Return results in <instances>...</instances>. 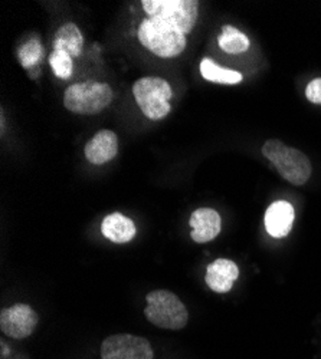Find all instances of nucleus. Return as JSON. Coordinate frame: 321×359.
Returning <instances> with one entry per match:
<instances>
[{"label":"nucleus","instance_id":"1","mask_svg":"<svg viewBox=\"0 0 321 359\" xmlns=\"http://www.w3.org/2000/svg\"><path fill=\"white\" fill-rule=\"evenodd\" d=\"M262 154L291 184L303 186L308 182L311 163L300 149L288 147L280 140H268L262 145Z\"/></svg>","mask_w":321,"mask_h":359},{"label":"nucleus","instance_id":"2","mask_svg":"<svg viewBox=\"0 0 321 359\" xmlns=\"http://www.w3.org/2000/svg\"><path fill=\"white\" fill-rule=\"evenodd\" d=\"M138 41L160 57L181 55L186 48V35L174 26L155 18L144 19L138 29Z\"/></svg>","mask_w":321,"mask_h":359},{"label":"nucleus","instance_id":"3","mask_svg":"<svg viewBox=\"0 0 321 359\" xmlns=\"http://www.w3.org/2000/svg\"><path fill=\"white\" fill-rule=\"evenodd\" d=\"M148 306L144 315L153 325L170 329V331H181L189 320V313L181 299L169 290H153L145 297Z\"/></svg>","mask_w":321,"mask_h":359},{"label":"nucleus","instance_id":"4","mask_svg":"<svg viewBox=\"0 0 321 359\" xmlns=\"http://www.w3.org/2000/svg\"><path fill=\"white\" fill-rule=\"evenodd\" d=\"M133 94L143 114L153 121L164 118L171 109L169 101L173 97V91L170 83L163 78H140L133 85Z\"/></svg>","mask_w":321,"mask_h":359},{"label":"nucleus","instance_id":"5","mask_svg":"<svg viewBox=\"0 0 321 359\" xmlns=\"http://www.w3.org/2000/svg\"><path fill=\"white\" fill-rule=\"evenodd\" d=\"M112 89L103 82H81L71 85L64 95L68 111L79 115H94L112 102Z\"/></svg>","mask_w":321,"mask_h":359},{"label":"nucleus","instance_id":"6","mask_svg":"<svg viewBox=\"0 0 321 359\" xmlns=\"http://www.w3.org/2000/svg\"><path fill=\"white\" fill-rule=\"evenodd\" d=\"M149 18L160 19L185 35L196 25L199 4L196 0H144L141 4Z\"/></svg>","mask_w":321,"mask_h":359},{"label":"nucleus","instance_id":"7","mask_svg":"<svg viewBox=\"0 0 321 359\" xmlns=\"http://www.w3.org/2000/svg\"><path fill=\"white\" fill-rule=\"evenodd\" d=\"M101 359H153L150 342L136 335L108 337L101 345Z\"/></svg>","mask_w":321,"mask_h":359},{"label":"nucleus","instance_id":"8","mask_svg":"<svg viewBox=\"0 0 321 359\" xmlns=\"http://www.w3.org/2000/svg\"><path fill=\"white\" fill-rule=\"evenodd\" d=\"M38 325L37 312L25 304L6 308L0 313V329L5 335L15 339H25L32 335Z\"/></svg>","mask_w":321,"mask_h":359},{"label":"nucleus","instance_id":"9","mask_svg":"<svg viewBox=\"0 0 321 359\" xmlns=\"http://www.w3.org/2000/svg\"><path fill=\"white\" fill-rule=\"evenodd\" d=\"M192 238L196 243H208L221 233V216L214 208H197L190 216Z\"/></svg>","mask_w":321,"mask_h":359},{"label":"nucleus","instance_id":"10","mask_svg":"<svg viewBox=\"0 0 321 359\" xmlns=\"http://www.w3.org/2000/svg\"><path fill=\"white\" fill-rule=\"evenodd\" d=\"M119 151V140L110 130L98 131L85 145V157L91 164L101 165L111 161Z\"/></svg>","mask_w":321,"mask_h":359},{"label":"nucleus","instance_id":"11","mask_svg":"<svg viewBox=\"0 0 321 359\" xmlns=\"http://www.w3.org/2000/svg\"><path fill=\"white\" fill-rule=\"evenodd\" d=\"M296 219L294 207L288 201L280 200L273 203L266 213V229L275 238L285 237L293 229Z\"/></svg>","mask_w":321,"mask_h":359},{"label":"nucleus","instance_id":"12","mask_svg":"<svg viewBox=\"0 0 321 359\" xmlns=\"http://www.w3.org/2000/svg\"><path fill=\"white\" fill-rule=\"evenodd\" d=\"M240 278V267L235 262L228 259H218L208 266L207 283L216 293H226Z\"/></svg>","mask_w":321,"mask_h":359},{"label":"nucleus","instance_id":"13","mask_svg":"<svg viewBox=\"0 0 321 359\" xmlns=\"http://www.w3.org/2000/svg\"><path fill=\"white\" fill-rule=\"evenodd\" d=\"M103 234L114 243H129L136 236V224L122 213L108 215L101 224Z\"/></svg>","mask_w":321,"mask_h":359},{"label":"nucleus","instance_id":"14","mask_svg":"<svg viewBox=\"0 0 321 359\" xmlns=\"http://www.w3.org/2000/svg\"><path fill=\"white\" fill-rule=\"evenodd\" d=\"M84 46V38L79 29L74 23H65L56 32L53 39V49L64 50L71 56H79Z\"/></svg>","mask_w":321,"mask_h":359},{"label":"nucleus","instance_id":"15","mask_svg":"<svg viewBox=\"0 0 321 359\" xmlns=\"http://www.w3.org/2000/svg\"><path fill=\"white\" fill-rule=\"evenodd\" d=\"M200 74L205 79H208L211 82H216V83L235 85V83H240L242 81V75L240 72L222 68L208 57H205L200 62Z\"/></svg>","mask_w":321,"mask_h":359},{"label":"nucleus","instance_id":"16","mask_svg":"<svg viewBox=\"0 0 321 359\" xmlns=\"http://www.w3.org/2000/svg\"><path fill=\"white\" fill-rule=\"evenodd\" d=\"M218 43L222 50L232 55L247 52L249 48V39L247 38V35L233 26H223Z\"/></svg>","mask_w":321,"mask_h":359},{"label":"nucleus","instance_id":"17","mask_svg":"<svg viewBox=\"0 0 321 359\" xmlns=\"http://www.w3.org/2000/svg\"><path fill=\"white\" fill-rule=\"evenodd\" d=\"M44 57V48L38 39L27 41L19 48V59L25 68L37 67Z\"/></svg>","mask_w":321,"mask_h":359},{"label":"nucleus","instance_id":"18","mask_svg":"<svg viewBox=\"0 0 321 359\" xmlns=\"http://www.w3.org/2000/svg\"><path fill=\"white\" fill-rule=\"evenodd\" d=\"M49 64L55 75L61 79H68L72 75V56L64 50H56L49 56Z\"/></svg>","mask_w":321,"mask_h":359},{"label":"nucleus","instance_id":"19","mask_svg":"<svg viewBox=\"0 0 321 359\" xmlns=\"http://www.w3.org/2000/svg\"><path fill=\"white\" fill-rule=\"evenodd\" d=\"M306 97L310 102L321 105V78H317L307 85Z\"/></svg>","mask_w":321,"mask_h":359}]
</instances>
